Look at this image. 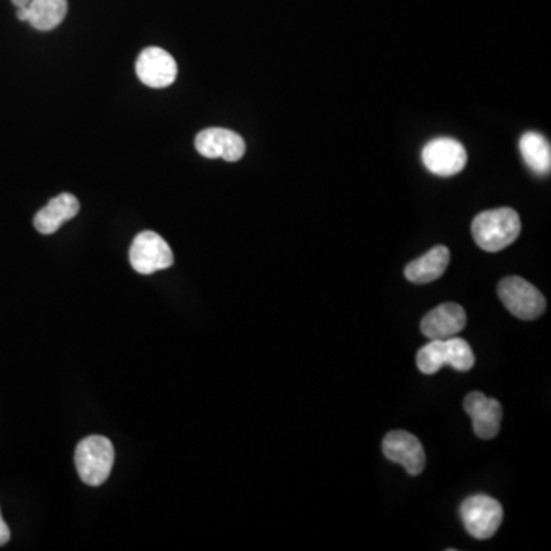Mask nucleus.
I'll use <instances>...</instances> for the list:
<instances>
[{
	"label": "nucleus",
	"mask_w": 551,
	"mask_h": 551,
	"mask_svg": "<svg viewBox=\"0 0 551 551\" xmlns=\"http://www.w3.org/2000/svg\"><path fill=\"white\" fill-rule=\"evenodd\" d=\"M472 235L484 252H501L521 235V219L509 207L487 210L473 219Z\"/></svg>",
	"instance_id": "1"
},
{
	"label": "nucleus",
	"mask_w": 551,
	"mask_h": 551,
	"mask_svg": "<svg viewBox=\"0 0 551 551\" xmlns=\"http://www.w3.org/2000/svg\"><path fill=\"white\" fill-rule=\"evenodd\" d=\"M114 461V444L102 435H91L75 447V467L83 483L88 486H102L106 483Z\"/></svg>",
	"instance_id": "2"
},
{
	"label": "nucleus",
	"mask_w": 551,
	"mask_h": 551,
	"mask_svg": "<svg viewBox=\"0 0 551 551\" xmlns=\"http://www.w3.org/2000/svg\"><path fill=\"white\" fill-rule=\"evenodd\" d=\"M498 294L504 307L521 320L539 319L547 307L544 294L518 276H509L499 282Z\"/></svg>",
	"instance_id": "3"
},
{
	"label": "nucleus",
	"mask_w": 551,
	"mask_h": 551,
	"mask_svg": "<svg viewBox=\"0 0 551 551\" xmlns=\"http://www.w3.org/2000/svg\"><path fill=\"white\" fill-rule=\"evenodd\" d=\"M460 513L467 533L480 541L492 538L504 518L503 506L487 495L470 496L461 504Z\"/></svg>",
	"instance_id": "4"
},
{
	"label": "nucleus",
	"mask_w": 551,
	"mask_h": 551,
	"mask_svg": "<svg viewBox=\"0 0 551 551\" xmlns=\"http://www.w3.org/2000/svg\"><path fill=\"white\" fill-rule=\"evenodd\" d=\"M421 160L434 175L454 177L466 167L467 150L455 138H434L421 150Z\"/></svg>",
	"instance_id": "5"
},
{
	"label": "nucleus",
	"mask_w": 551,
	"mask_h": 551,
	"mask_svg": "<svg viewBox=\"0 0 551 551\" xmlns=\"http://www.w3.org/2000/svg\"><path fill=\"white\" fill-rule=\"evenodd\" d=\"M129 261L140 274H154L173 265L172 248L155 232H143L132 242Z\"/></svg>",
	"instance_id": "6"
},
{
	"label": "nucleus",
	"mask_w": 551,
	"mask_h": 551,
	"mask_svg": "<svg viewBox=\"0 0 551 551\" xmlns=\"http://www.w3.org/2000/svg\"><path fill=\"white\" fill-rule=\"evenodd\" d=\"M138 79L149 88L163 89L177 80L178 66L175 59L161 48H146L138 57Z\"/></svg>",
	"instance_id": "7"
},
{
	"label": "nucleus",
	"mask_w": 551,
	"mask_h": 551,
	"mask_svg": "<svg viewBox=\"0 0 551 551\" xmlns=\"http://www.w3.org/2000/svg\"><path fill=\"white\" fill-rule=\"evenodd\" d=\"M195 147L203 157L210 160L222 158L229 163L241 160L247 149L241 135L224 128H210L199 132L195 138Z\"/></svg>",
	"instance_id": "8"
},
{
	"label": "nucleus",
	"mask_w": 551,
	"mask_h": 551,
	"mask_svg": "<svg viewBox=\"0 0 551 551\" xmlns=\"http://www.w3.org/2000/svg\"><path fill=\"white\" fill-rule=\"evenodd\" d=\"M383 454L392 463L402 464L412 477L420 475L426 466L423 444L409 432H389L383 440Z\"/></svg>",
	"instance_id": "9"
},
{
	"label": "nucleus",
	"mask_w": 551,
	"mask_h": 551,
	"mask_svg": "<svg viewBox=\"0 0 551 551\" xmlns=\"http://www.w3.org/2000/svg\"><path fill=\"white\" fill-rule=\"evenodd\" d=\"M464 411L470 415L473 431L483 440H492L499 434L503 420V406L483 392H470L464 398Z\"/></svg>",
	"instance_id": "10"
},
{
	"label": "nucleus",
	"mask_w": 551,
	"mask_h": 551,
	"mask_svg": "<svg viewBox=\"0 0 551 551\" xmlns=\"http://www.w3.org/2000/svg\"><path fill=\"white\" fill-rule=\"evenodd\" d=\"M466 323L467 316L464 308L447 302L424 316L421 320V333L431 340H446L460 334L466 327Z\"/></svg>",
	"instance_id": "11"
},
{
	"label": "nucleus",
	"mask_w": 551,
	"mask_h": 551,
	"mask_svg": "<svg viewBox=\"0 0 551 551\" xmlns=\"http://www.w3.org/2000/svg\"><path fill=\"white\" fill-rule=\"evenodd\" d=\"M79 210V199L71 193H62L37 212L34 227L42 235H53L62 227V224L79 215Z\"/></svg>",
	"instance_id": "12"
},
{
	"label": "nucleus",
	"mask_w": 551,
	"mask_h": 551,
	"mask_svg": "<svg viewBox=\"0 0 551 551\" xmlns=\"http://www.w3.org/2000/svg\"><path fill=\"white\" fill-rule=\"evenodd\" d=\"M450 252L444 245L431 248L426 255L409 262L405 268V276L412 284H431L443 276L449 267Z\"/></svg>",
	"instance_id": "13"
},
{
	"label": "nucleus",
	"mask_w": 551,
	"mask_h": 551,
	"mask_svg": "<svg viewBox=\"0 0 551 551\" xmlns=\"http://www.w3.org/2000/svg\"><path fill=\"white\" fill-rule=\"evenodd\" d=\"M519 152L525 164L541 177L550 173V141L538 132H525L519 140Z\"/></svg>",
	"instance_id": "14"
},
{
	"label": "nucleus",
	"mask_w": 551,
	"mask_h": 551,
	"mask_svg": "<svg viewBox=\"0 0 551 551\" xmlns=\"http://www.w3.org/2000/svg\"><path fill=\"white\" fill-rule=\"evenodd\" d=\"M68 13V0H31L28 22L39 31L59 27Z\"/></svg>",
	"instance_id": "15"
},
{
	"label": "nucleus",
	"mask_w": 551,
	"mask_h": 551,
	"mask_svg": "<svg viewBox=\"0 0 551 551\" xmlns=\"http://www.w3.org/2000/svg\"><path fill=\"white\" fill-rule=\"evenodd\" d=\"M446 365H449L446 340H431L418 351L417 366L423 374H437Z\"/></svg>",
	"instance_id": "16"
},
{
	"label": "nucleus",
	"mask_w": 551,
	"mask_h": 551,
	"mask_svg": "<svg viewBox=\"0 0 551 551\" xmlns=\"http://www.w3.org/2000/svg\"><path fill=\"white\" fill-rule=\"evenodd\" d=\"M447 354H449V366L460 372H467L475 366V356L469 343L460 337L446 339Z\"/></svg>",
	"instance_id": "17"
},
{
	"label": "nucleus",
	"mask_w": 551,
	"mask_h": 551,
	"mask_svg": "<svg viewBox=\"0 0 551 551\" xmlns=\"http://www.w3.org/2000/svg\"><path fill=\"white\" fill-rule=\"evenodd\" d=\"M10 538V529H8L7 522L4 521V518H2V513H0V547L7 544V542L10 541Z\"/></svg>",
	"instance_id": "18"
},
{
	"label": "nucleus",
	"mask_w": 551,
	"mask_h": 551,
	"mask_svg": "<svg viewBox=\"0 0 551 551\" xmlns=\"http://www.w3.org/2000/svg\"><path fill=\"white\" fill-rule=\"evenodd\" d=\"M17 19L28 22L30 20V7L17 8Z\"/></svg>",
	"instance_id": "19"
},
{
	"label": "nucleus",
	"mask_w": 551,
	"mask_h": 551,
	"mask_svg": "<svg viewBox=\"0 0 551 551\" xmlns=\"http://www.w3.org/2000/svg\"><path fill=\"white\" fill-rule=\"evenodd\" d=\"M11 2L17 8L30 7L31 4V0H11Z\"/></svg>",
	"instance_id": "20"
}]
</instances>
